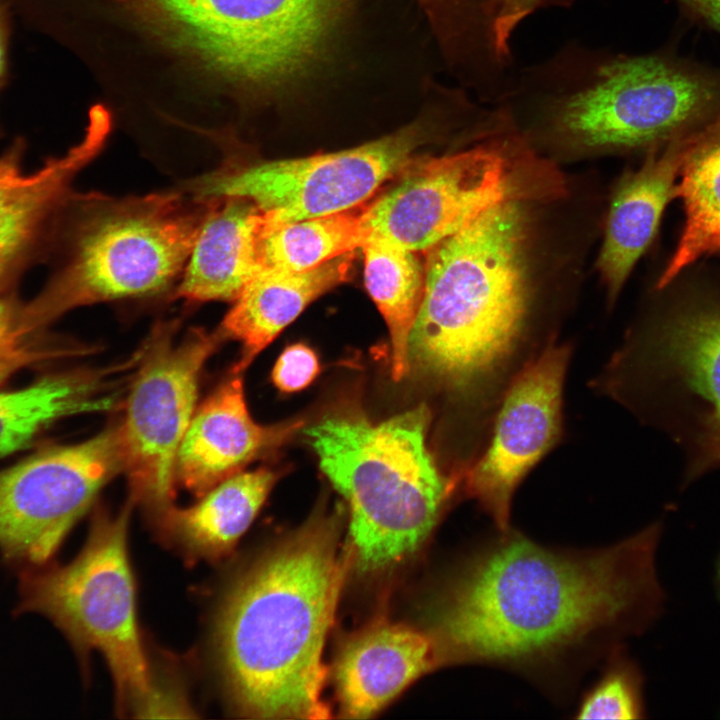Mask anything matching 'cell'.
<instances>
[{"mask_svg":"<svg viewBox=\"0 0 720 720\" xmlns=\"http://www.w3.org/2000/svg\"><path fill=\"white\" fill-rule=\"evenodd\" d=\"M175 321L153 328L137 353L118 426L130 498L154 517L173 505L175 462L195 412L202 368L223 337L194 329L177 340Z\"/></svg>","mask_w":720,"mask_h":720,"instance_id":"cell-10","label":"cell"},{"mask_svg":"<svg viewBox=\"0 0 720 720\" xmlns=\"http://www.w3.org/2000/svg\"><path fill=\"white\" fill-rule=\"evenodd\" d=\"M111 126L89 117L82 139L32 172L26 143L15 139L0 155V296L17 293L25 272L52 257L77 175L102 151Z\"/></svg>","mask_w":720,"mask_h":720,"instance_id":"cell-15","label":"cell"},{"mask_svg":"<svg viewBox=\"0 0 720 720\" xmlns=\"http://www.w3.org/2000/svg\"><path fill=\"white\" fill-rule=\"evenodd\" d=\"M681 180L674 197H680L685 225L679 244L658 280L663 289L702 256L720 250V114L701 130L689 134L680 167Z\"/></svg>","mask_w":720,"mask_h":720,"instance_id":"cell-23","label":"cell"},{"mask_svg":"<svg viewBox=\"0 0 720 720\" xmlns=\"http://www.w3.org/2000/svg\"><path fill=\"white\" fill-rule=\"evenodd\" d=\"M353 253L301 272L261 268L225 315L219 333L241 343L233 372L241 373L315 298L348 277Z\"/></svg>","mask_w":720,"mask_h":720,"instance_id":"cell-18","label":"cell"},{"mask_svg":"<svg viewBox=\"0 0 720 720\" xmlns=\"http://www.w3.org/2000/svg\"><path fill=\"white\" fill-rule=\"evenodd\" d=\"M717 580H718V586H719V591H720V558H719L718 566H717Z\"/></svg>","mask_w":720,"mask_h":720,"instance_id":"cell-33","label":"cell"},{"mask_svg":"<svg viewBox=\"0 0 720 720\" xmlns=\"http://www.w3.org/2000/svg\"><path fill=\"white\" fill-rule=\"evenodd\" d=\"M422 404L379 424L358 410L324 416L305 430L322 471L350 508L356 563L376 571L412 554L429 536L454 488L426 446Z\"/></svg>","mask_w":720,"mask_h":720,"instance_id":"cell-7","label":"cell"},{"mask_svg":"<svg viewBox=\"0 0 720 720\" xmlns=\"http://www.w3.org/2000/svg\"><path fill=\"white\" fill-rule=\"evenodd\" d=\"M503 100L537 106L558 137L588 148L671 141L720 112V76L664 54L571 42L516 71Z\"/></svg>","mask_w":720,"mask_h":720,"instance_id":"cell-5","label":"cell"},{"mask_svg":"<svg viewBox=\"0 0 720 720\" xmlns=\"http://www.w3.org/2000/svg\"><path fill=\"white\" fill-rule=\"evenodd\" d=\"M116 373V369L57 373L0 392V457L22 448L62 418L112 408Z\"/></svg>","mask_w":720,"mask_h":720,"instance_id":"cell-22","label":"cell"},{"mask_svg":"<svg viewBox=\"0 0 720 720\" xmlns=\"http://www.w3.org/2000/svg\"><path fill=\"white\" fill-rule=\"evenodd\" d=\"M25 301L17 293L0 296V353L32 342L24 322Z\"/></svg>","mask_w":720,"mask_h":720,"instance_id":"cell-29","label":"cell"},{"mask_svg":"<svg viewBox=\"0 0 720 720\" xmlns=\"http://www.w3.org/2000/svg\"><path fill=\"white\" fill-rule=\"evenodd\" d=\"M471 30L493 59L513 58L511 39L516 28L533 13L569 7L574 0H463Z\"/></svg>","mask_w":720,"mask_h":720,"instance_id":"cell-27","label":"cell"},{"mask_svg":"<svg viewBox=\"0 0 720 720\" xmlns=\"http://www.w3.org/2000/svg\"><path fill=\"white\" fill-rule=\"evenodd\" d=\"M128 503L115 515L98 511L80 553L63 566L27 569L22 612L49 618L85 657L100 652L110 669L117 712L139 714L154 677L137 622L135 582L128 553Z\"/></svg>","mask_w":720,"mask_h":720,"instance_id":"cell-9","label":"cell"},{"mask_svg":"<svg viewBox=\"0 0 720 720\" xmlns=\"http://www.w3.org/2000/svg\"><path fill=\"white\" fill-rule=\"evenodd\" d=\"M572 350L570 344L554 343L514 379L484 450L462 476L466 492L496 529L510 528L516 490L561 440L563 387Z\"/></svg>","mask_w":720,"mask_h":720,"instance_id":"cell-14","label":"cell"},{"mask_svg":"<svg viewBox=\"0 0 720 720\" xmlns=\"http://www.w3.org/2000/svg\"><path fill=\"white\" fill-rule=\"evenodd\" d=\"M211 198L180 192L114 198L74 193L47 282L25 301L24 322L36 336L77 307L166 290L183 273Z\"/></svg>","mask_w":720,"mask_h":720,"instance_id":"cell-6","label":"cell"},{"mask_svg":"<svg viewBox=\"0 0 720 720\" xmlns=\"http://www.w3.org/2000/svg\"><path fill=\"white\" fill-rule=\"evenodd\" d=\"M518 197L483 210L429 250L409 369L468 403L488 441L514 379L555 337L534 327Z\"/></svg>","mask_w":720,"mask_h":720,"instance_id":"cell-3","label":"cell"},{"mask_svg":"<svg viewBox=\"0 0 720 720\" xmlns=\"http://www.w3.org/2000/svg\"><path fill=\"white\" fill-rule=\"evenodd\" d=\"M423 4L428 3L430 0H420Z\"/></svg>","mask_w":720,"mask_h":720,"instance_id":"cell-34","label":"cell"},{"mask_svg":"<svg viewBox=\"0 0 720 720\" xmlns=\"http://www.w3.org/2000/svg\"><path fill=\"white\" fill-rule=\"evenodd\" d=\"M320 371L318 357L305 344L287 346L272 370V381L282 392H296L313 382Z\"/></svg>","mask_w":720,"mask_h":720,"instance_id":"cell-28","label":"cell"},{"mask_svg":"<svg viewBox=\"0 0 720 720\" xmlns=\"http://www.w3.org/2000/svg\"><path fill=\"white\" fill-rule=\"evenodd\" d=\"M590 385L680 446L684 485L720 468V302L630 332Z\"/></svg>","mask_w":720,"mask_h":720,"instance_id":"cell-8","label":"cell"},{"mask_svg":"<svg viewBox=\"0 0 720 720\" xmlns=\"http://www.w3.org/2000/svg\"><path fill=\"white\" fill-rule=\"evenodd\" d=\"M12 6L9 0H0V90L9 75V42L11 34Z\"/></svg>","mask_w":720,"mask_h":720,"instance_id":"cell-31","label":"cell"},{"mask_svg":"<svg viewBox=\"0 0 720 720\" xmlns=\"http://www.w3.org/2000/svg\"><path fill=\"white\" fill-rule=\"evenodd\" d=\"M124 469L119 427L54 446L0 471V552L44 567L102 487Z\"/></svg>","mask_w":720,"mask_h":720,"instance_id":"cell-12","label":"cell"},{"mask_svg":"<svg viewBox=\"0 0 720 720\" xmlns=\"http://www.w3.org/2000/svg\"><path fill=\"white\" fill-rule=\"evenodd\" d=\"M425 125L414 122L354 148L249 166L230 162L194 185L199 196L253 201L274 221L292 222L354 208L406 167L423 143Z\"/></svg>","mask_w":720,"mask_h":720,"instance_id":"cell-11","label":"cell"},{"mask_svg":"<svg viewBox=\"0 0 720 720\" xmlns=\"http://www.w3.org/2000/svg\"><path fill=\"white\" fill-rule=\"evenodd\" d=\"M510 170L507 158L490 146L424 160L362 209L364 241L378 237L427 251L486 208L517 197Z\"/></svg>","mask_w":720,"mask_h":720,"instance_id":"cell-13","label":"cell"},{"mask_svg":"<svg viewBox=\"0 0 720 720\" xmlns=\"http://www.w3.org/2000/svg\"><path fill=\"white\" fill-rule=\"evenodd\" d=\"M277 478L268 468L237 473L194 505L179 508L173 504L157 515L160 532L190 557L220 560L249 528Z\"/></svg>","mask_w":720,"mask_h":720,"instance_id":"cell-21","label":"cell"},{"mask_svg":"<svg viewBox=\"0 0 720 720\" xmlns=\"http://www.w3.org/2000/svg\"><path fill=\"white\" fill-rule=\"evenodd\" d=\"M67 354H70V351L37 347L33 342L19 349L0 353V385L25 367Z\"/></svg>","mask_w":720,"mask_h":720,"instance_id":"cell-30","label":"cell"},{"mask_svg":"<svg viewBox=\"0 0 720 720\" xmlns=\"http://www.w3.org/2000/svg\"><path fill=\"white\" fill-rule=\"evenodd\" d=\"M302 425L300 420L269 426L254 422L241 373L233 372L194 412L177 452L175 480L201 497L280 448Z\"/></svg>","mask_w":720,"mask_h":720,"instance_id":"cell-16","label":"cell"},{"mask_svg":"<svg viewBox=\"0 0 720 720\" xmlns=\"http://www.w3.org/2000/svg\"><path fill=\"white\" fill-rule=\"evenodd\" d=\"M598 680L582 696L575 719L631 720L645 717L643 677L638 665L615 649Z\"/></svg>","mask_w":720,"mask_h":720,"instance_id":"cell-26","label":"cell"},{"mask_svg":"<svg viewBox=\"0 0 720 720\" xmlns=\"http://www.w3.org/2000/svg\"><path fill=\"white\" fill-rule=\"evenodd\" d=\"M691 17L720 32V0H677Z\"/></svg>","mask_w":720,"mask_h":720,"instance_id":"cell-32","label":"cell"},{"mask_svg":"<svg viewBox=\"0 0 720 720\" xmlns=\"http://www.w3.org/2000/svg\"><path fill=\"white\" fill-rule=\"evenodd\" d=\"M324 25L325 0H81L99 85L152 108L264 103L316 60Z\"/></svg>","mask_w":720,"mask_h":720,"instance_id":"cell-2","label":"cell"},{"mask_svg":"<svg viewBox=\"0 0 720 720\" xmlns=\"http://www.w3.org/2000/svg\"><path fill=\"white\" fill-rule=\"evenodd\" d=\"M337 519L318 517L231 581L213 631L226 696L241 716L326 719L322 653L344 566Z\"/></svg>","mask_w":720,"mask_h":720,"instance_id":"cell-4","label":"cell"},{"mask_svg":"<svg viewBox=\"0 0 720 720\" xmlns=\"http://www.w3.org/2000/svg\"><path fill=\"white\" fill-rule=\"evenodd\" d=\"M437 660L434 639L408 626L382 623L358 633L344 645L336 662L343 716H372Z\"/></svg>","mask_w":720,"mask_h":720,"instance_id":"cell-17","label":"cell"},{"mask_svg":"<svg viewBox=\"0 0 720 720\" xmlns=\"http://www.w3.org/2000/svg\"><path fill=\"white\" fill-rule=\"evenodd\" d=\"M361 213L349 209L292 222L274 221L262 213L255 237L259 269L307 271L361 248Z\"/></svg>","mask_w":720,"mask_h":720,"instance_id":"cell-25","label":"cell"},{"mask_svg":"<svg viewBox=\"0 0 720 720\" xmlns=\"http://www.w3.org/2000/svg\"><path fill=\"white\" fill-rule=\"evenodd\" d=\"M210 197L174 296L193 302L233 301L259 270L255 237L263 211L243 197Z\"/></svg>","mask_w":720,"mask_h":720,"instance_id":"cell-20","label":"cell"},{"mask_svg":"<svg viewBox=\"0 0 720 720\" xmlns=\"http://www.w3.org/2000/svg\"><path fill=\"white\" fill-rule=\"evenodd\" d=\"M689 133L653 153L636 172L626 176L613 198L598 267L609 297L614 299L638 258L652 241L669 199L674 197Z\"/></svg>","mask_w":720,"mask_h":720,"instance_id":"cell-19","label":"cell"},{"mask_svg":"<svg viewBox=\"0 0 720 720\" xmlns=\"http://www.w3.org/2000/svg\"><path fill=\"white\" fill-rule=\"evenodd\" d=\"M361 248L367 291L390 333L392 376L401 380L409 370V339L424 297V268L414 252L383 238L368 237Z\"/></svg>","mask_w":720,"mask_h":720,"instance_id":"cell-24","label":"cell"},{"mask_svg":"<svg viewBox=\"0 0 720 720\" xmlns=\"http://www.w3.org/2000/svg\"><path fill=\"white\" fill-rule=\"evenodd\" d=\"M655 522L613 545H543L496 529L446 585L435 615L439 659L517 672L563 697L578 677L662 612Z\"/></svg>","mask_w":720,"mask_h":720,"instance_id":"cell-1","label":"cell"}]
</instances>
